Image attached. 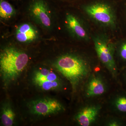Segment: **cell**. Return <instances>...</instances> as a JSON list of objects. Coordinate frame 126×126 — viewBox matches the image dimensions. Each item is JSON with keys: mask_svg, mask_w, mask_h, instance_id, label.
<instances>
[{"mask_svg": "<svg viewBox=\"0 0 126 126\" xmlns=\"http://www.w3.org/2000/svg\"><path fill=\"white\" fill-rule=\"evenodd\" d=\"M94 41V48L100 61L113 74L116 75L117 67L111 47L102 39L95 38Z\"/></svg>", "mask_w": 126, "mask_h": 126, "instance_id": "8992f818", "label": "cell"}, {"mask_svg": "<svg viewBox=\"0 0 126 126\" xmlns=\"http://www.w3.org/2000/svg\"><path fill=\"white\" fill-rule=\"evenodd\" d=\"M100 109L99 106H87L78 113L75 118L80 126H90L96 119Z\"/></svg>", "mask_w": 126, "mask_h": 126, "instance_id": "ba28073f", "label": "cell"}, {"mask_svg": "<svg viewBox=\"0 0 126 126\" xmlns=\"http://www.w3.org/2000/svg\"><path fill=\"white\" fill-rule=\"evenodd\" d=\"M32 81L36 87L44 91L57 90L62 86L59 76L53 71L46 68H40L35 70Z\"/></svg>", "mask_w": 126, "mask_h": 126, "instance_id": "3957f363", "label": "cell"}, {"mask_svg": "<svg viewBox=\"0 0 126 126\" xmlns=\"http://www.w3.org/2000/svg\"><path fill=\"white\" fill-rule=\"evenodd\" d=\"M29 3L30 11L33 18L44 27L49 28L51 20L47 0H30Z\"/></svg>", "mask_w": 126, "mask_h": 126, "instance_id": "52a82bcc", "label": "cell"}, {"mask_svg": "<svg viewBox=\"0 0 126 126\" xmlns=\"http://www.w3.org/2000/svg\"><path fill=\"white\" fill-rule=\"evenodd\" d=\"M56 70L69 81L74 92L90 74V66L83 59L71 54L59 57L55 63Z\"/></svg>", "mask_w": 126, "mask_h": 126, "instance_id": "6da1fadb", "label": "cell"}, {"mask_svg": "<svg viewBox=\"0 0 126 126\" xmlns=\"http://www.w3.org/2000/svg\"><path fill=\"white\" fill-rule=\"evenodd\" d=\"M66 21L69 29L77 37L83 39L87 38L86 30L75 16L68 14L66 16Z\"/></svg>", "mask_w": 126, "mask_h": 126, "instance_id": "8fae6325", "label": "cell"}, {"mask_svg": "<svg viewBox=\"0 0 126 126\" xmlns=\"http://www.w3.org/2000/svg\"><path fill=\"white\" fill-rule=\"evenodd\" d=\"M29 62L27 54L13 47L5 48L0 55V72L5 82L15 79L24 70Z\"/></svg>", "mask_w": 126, "mask_h": 126, "instance_id": "7a4b0ae2", "label": "cell"}, {"mask_svg": "<svg viewBox=\"0 0 126 126\" xmlns=\"http://www.w3.org/2000/svg\"><path fill=\"white\" fill-rule=\"evenodd\" d=\"M84 9L89 15L98 22L109 26L115 25L113 12L108 5L103 3H96L86 6Z\"/></svg>", "mask_w": 126, "mask_h": 126, "instance_id": "5b68a950", "label": "cell"}, {"mask_svg": "<svg viewBox=\"0 0 126 126\" xmlns=\"http://www.w3.org/2000/svg\"><path fill=\"white\" fill-rule=\"evenodd\" d=\"M29 108L33 114L44 116L58 113L64 110L58 100L49 98L32 101L30 104Z\"/></svg>", "mask_w": 126, "mask_h": 126, "instance_id": "277c9868", "label": "cell"}, {"mask_svg": "<svg viewBox=\"0 0 126 126\" xmlns=\"http://www.w3.org/2000/svg\"><path fill=\"white\" fill-rule=\"evenodd\" d=\"M119 55L123 61L126 62V43L123 44L120 48Z\"/></svg>", "mask_w": 126, "mask_h": 126, "instance_id": "5bb4252c", "label": "cell"}, {"mask_svg": "<svg viewBox=\"0 0 126 126\" xmlns=\"http://www.w3.org/2000/svg\"><path fill=\"white\" fill-rule=\"evenodd\" d=\"M16 115L10 105L6 104L2 107L1 120L2 125L11 126L14 124Z\"/></svg>", "mask_w": 126, "mask_h": 126, "instance_id": "7c38bea8", "label": "cell"}, {"mask_svg": "<svg viewBox=\"0 0 126 126\" xmlns=\"http://www.w3.org/2000/svg\"><path fill=\"white\" fill-rule=\"evenodd\" d=\"M16 38L19 42L27 43L36 39L38 32L33 26L28 23L20 25L16 31Z\"/></svg>", "mask_w": 126, "mask_h": 126, "instance_id": "9c48e42d", "label": "cell"}, {"mask_svg": "<svg viewBox=\"0 0 126 126\" xmlns=\"http://www.w3.org/2000/svg\"><path fill=\"white\" fill-rule=\"evenodd\" d=\"M106 91L105 83L100 77L94 76L90 79L86 87V94L92 97L103 94Z\"/></svg>", "mask_w": 126, "mask_h": 126, "instance_id": "30bf717a", "label": "cell"}, {"mask_svg": "<svg viewBox=\"0 0 126 126\" xmlns=\"http://www.w3.org/2000/svg\"><path fill=\"white\" fill-rule=\"evenodd\" d=\"M122 77L123 79V82L124 84L126 87V68L123 71L122 73Z\"/></svg>", "mask_w": 126, "mask_h": 126, "instance_id": "9a60e30c", "label": "cell"}, {"mask_svg": "<svg viewBox=\"0 0 126 126\" xmlns=\"http://www.w3.org/2000/svg\"><path fill=\"white\" fill-rule=\"evenodd\" d=\"M15 10L7 0H0V16L4 19H7L13 16Z\"/></svg>", "mask_w": 126, "mask_h": 126, "instance_id": "4fadbf2b", "label": "cell"}]
</instances>
